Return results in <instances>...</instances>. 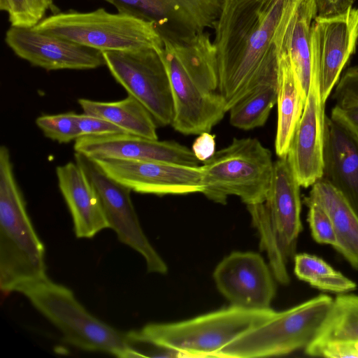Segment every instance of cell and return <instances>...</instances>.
Returning a JSON list of instances; mask_svg holds the SVG:
<instances>
[{
  "mask_svg": "<svg viewBox=\"0 0 358 358\" xmlns=\"http://www.w3.org/2000/svg\"><path fill=\"white\" fill-rule=\"evenodd\" d=\"M273 167L270 150L258 139L234 138L201 166V193L221 204H225L231 195L238 196L246 206L263 203Z\"/></svg>",
  "mask_w": 358,
  "mask_h": 358,
  "instance_id": "cell-7",
  "label": "cell"
},
{
  "mask_svg": "<svg viewBox=\"0 0 358 358\" xmlns=\"http://www.w3.org/2000/svg\"><path fill=\"white\" fill-rule=\"evenodd\" d=\"M308 196L329 215L338 241L336 251L358 269V214L340 192L322 178L311 186Z\"/></svg>",
  "mask_w": 358,
  "mask_h": 358,
  "instance_id": "cell-20",
  "label": "cell"
},
{
  "mask_svg": "<svg viewBox=\"0 0 358 358\" xmlns=\"http://www.w3.org/2000/svg\"><path fill=\"white\" fill-rule=\"evenodd\" d=\"M215 138L210 132L199 135L193 143L192 150L200 162H206L215 152Z\"/></svg>",
  "mask_w": 358,
  "mask_h": 358,
  "instance_id": "cell-33",
  "label": "cell"
},
{
  "mask_svg": "<svg viewBox=\"0 0 358 358\" xmlns=\"http://www.w3.org/2000/svg\"><path fill=\"white\" fill-rule=\"evenodd\" d=\"M330 117L343 124L358 138V106L345 108L335 105Z\"/></svg>",
  "mask_w": 358,
  "mask_h": 358,
  "instance_id": "cell-32",
  "label": "cell"
},
{
  "mask_svg": "<svg viewBox=\"0 0 358 358\" xmlns=\"http://www.w3.org/2000/svg\"><path fill=\"white\" fill-rule=\"evenodd\" d=\"M0 9L8 13L13 27H33L38 24L27 0H0Z\"/></svg>",
  "mask_w": 358,
  "mask_h": 358,
  "instance_id": "cell-31",
  "label": "cell"
},
{
  "mask_svg": "<svg viewBox=\"0 0 358 358\" xmlns=\"http://www.w3.org/2000/svg\"><path fill=\"white\" fill-rule=\"evenodd\" d=\"M322 179L340 192L358 214V138L343 124L328 116Z\"/></svg>",
  "mask_w": 358,
  "mask_h": 358,
  "instance_id": "cell-18",
  "label": "cell"
},
{
  "mask_svg": "<svg viewBox=\"0 0 358 358\" xmlns=\"http://www.w3.org/2000/svg\"><path fill=\"white\" fill-rule=\"evenodd\" d=\"M74 150L89 158L155 161L199 166L192 149L173 141H159L126 133L83 136L75 141Z\"/></svg>",
  "mask_w": 358,
  "mask_h": 358,
  "instance_id": "cell-16",
  "label": "cell"
},
{
  "mask_svg": "<svg viewBox=\"0 0 358 358\" xmlns=\"http://www.w3.org/2000/svg\"><path fill=\"white\" fill-rule=\"evenodd\" d=\"M17 292L27 298L70 345L121 358L134 357L127 332L117 330L92 315L68 287L45 277L22 287Z\"/></svg>",
  "mask_w": 358,
  "mask_h": 358,
  "instance_id": "cell-5",
  "label": "cell"
},
{
  "mask_svg": "<svg viewBox=\"0 0 358 358\" xmlns=\"http://www.w3.org/2000/svg\"><path fill=\"white\" fill-rule=\"evenodd\" d=\"M32 15L38 23L52 4V0H27Z\"/></svg>",
  "mask_w": 358,
  "mask_h": 358,
  "instance_id": "cell-35",
  "label": "cell"
},
{
  "mask_svg": "<svg viewBox=\"0 0 358 358\" xmlns=\"http://www.w3.org/2000/svg\"><path fill=\"white\" fill-rule=\"evenodd\" d=\"M325 104L319 74L311 69L308 95L287 155L298 182L305 188L322 177Z\"/></svg>",
  "mask_w": 358,
  "mask_h": 358,
  "instance_id": "cell-17",
  "label": "cell"
},
{
  "mask_svg": "<svg viewBox=\"0 0 358 358\" xmlns=\"http://www.w3.org/2000/svg\"><path fill=\"white\" fill-rule=\"evenodd\" d=\"M78 102L83 113L101 117L120 128L124 133L158 139L156 121L148 110L135 97L96 101L81 98Z\"/></svg>",
  "mask_w": 358,
  "mask_h": 358,
  "instance_id": "cell-22",
  "label": "cell"
},
{
  "mask_svg": "<svg viewBox=\"0 0 358 358\" xmlns=\"http://www.w3.org/2000/svg\"><path fill=\"white\" fill-rule=\"evenodd\" d=\"M300 187L287 157H278L274 162L266 200L247 206L273 275L283 285L290 282L287 264L296 255L298 238L303 229Z\"/></svg>",
  "mask_w": 358,
  "mask_h": 358,
  "instance_id": "cell-4",
  "label": "cell"
},
{
  "mask_svg": "<svg viewBox=\"0 0 358 358\" xmlns=\"http://www.w3.org/2000/svg\"><path fill=\"white\" fill-rule=\"evenodd\" d=\"M75 113L43 115L36 124L47 138L59 143H68L80 137Z\"/></svg>",
  "mask_w": 358,
  "mask_h": 358,
  "instance_id": "cell-27",
  "label": "cell"
},
{
  "mask_svg": "<svg viewBox=\"0 0 358 358\" xmlns=\"http://www.w3.org/2000/svg\"><path fill=\"white\" fill-rule=\"evenodd\" d=\"M332 98L341 108L358 106V65L348 68L341 75Z\"/></svg>",
  "mask_w": 358,
  "mask_h": 358,
  "instance_id": "cell-29",
  "label": "cell"
},
{
  "mask_svg": "<svg viewBox=\"0 0 358 358\" xmlns=\"http://www.w3.org/2000/svg\"><path fill=\"white\" fill-rule=\"evenodd\" d=\"M47 277L45 248L27 211L10 151L0 147V287L8 294Z\"/></svg>",
  "mask_w": 358,
  "mask_h": 358,
  "instance_id": "cell-3",
  "label": "cell"
},
{
  "mask_svg": "<svg viewBox=\"0 0 358 358\" xmlns=\"http://www.w3.org/2000/svg\"><path fill=\"white\" fill-rule=\"evenodd\" d=\"M288 0H226L213 43L218 92L227 112L266 78L278 73L275 31Z\"/></svg>",
  "mask_w": 358,
  "mask_h": 358,
  "instance_id": "cell-1",
  "label": "cell"
},
{
  "mask_svg": "<svg viewBox=\"0 0 358 358\" xmlns=\"http://www.w3.org/2000/svg\"><path fill=\"white\" fill-rule=\"evenodd\" d=\"M77 127L80 137L89 135H105L124 133L113 123L95 115L83 113L76 115Z\"/></svg>",
  "mask_w": 358,
  "mask_h": 358,
  "instance_id": "cell-30",
  "label": "cell"
},
{
  "mask_svg": "<svg viewBox=\"0 0 358 358\" xmlns=\"http://www.w3.org/2000/svg\"><path fill=\"white\" fill-rule=\"evenodd\" d=\"M166 20L159 33L188 36L214 29L226 0H160Z\"/></svg>",
  "mask_w": 358,
  "mask_h": 358,
  "instance_id": "cell-23",
  "label": "cell"
},
{
  "mask_svg": "<svg viewBox=\"0 0 358 358\" xmlns=\"http://www.w3.org/2000/svg\"><path fill=\"white\" fill-rule=\"evenodd\" d=\"M213 278L231 306L252 310L271 308L275 295L273 275L262 257L253 252H233L215 267Z\"/></svg>",
  "mask_w": 358,
  "mask_h": 358,
  "instance_id": "cell-14",
  "label": "cell"
},
{
  "mask_svg": "<svg viewBox=\"0 0 358 358\" xmlns=\"http://www.w3.org/2000/svg\"><path fill=\"white\" fill-rule=\"evenodd\" d=\"M334 343H358V294H341L333 299L304 352L310 356L320 347Z\"/></svg>",
  "mask_w": 358,
  "mask_h": 358,
  "instance_id": "cell-24",
  "label": "cell"
},
{
  "mask_svg": "<svg viewBox=\"0 0 358 358\" xmlns=\"http://www.w3.org/2000/svg\"><path fill=\"white\" fill-rule=\"evenodd\" d=\"M159 34V52L173 97L171 125L185 135L210 132L227 112L226 102L218 92L216 50L210 34Z\"/></svg>",
  "mask_w": 358,
  "mask_h": 358,
  "instance_id": "cell-2",
  "label": "cell"
},
{
  "mask_svg": "<svg viewBox=\"0 0 358 358\" xmlns=\"http://www.w3.org/2000/svg\"><path fill=\"white\" fill-rule=\"evenodd\" d=\"M304 203L308 207L307 221L309 224L313 238L320 244L331 245L336 250L338 241L332 222L320 203L310 198H304Z\"/></svg>",
  "mask_w": 358,
  "mask_h": 358,
  "instance_id": "cell-28",
  "label": "cell"
},
{
  "mask_svg": "<svg viewBox=\"0 0 358 358\" xmlns=\"http://www.w3.org/2000/svg\"><path fill=\"white\" fill-rule=\"evenodd\" d=\"M33 28L101 52L162 47L154 23L120 12L109 13L103 8L90 12L55 13Z\"/></svg>",
  "mask_w": 358,
  "mask_h": 358,
  "instance_id": "cell-6",
  "label": "cell"
},
{
  "mask_svg": "<svg viewBox=\"0 0 358 358\" xmlns=\"http://www.w3.org/2000/svg\"><path fill=\"white\" fill-rule=\"evenodd\" d=\"M74 157L97 193L110 228L119 241L143 256L148 272L166 274L167 265L140 224L131 199V190L106 174L94 159L76 152Z\"/></svg>",
  "mask_w": 358,
  "mask_h": 358,
  "instance_id": "cell-11",
  "label": "cell"
},
{
  "mask_svg": "<svg viewBox=\"0 0 358 358\" xmlns=\"http://www.w3.org/2000/svg\"><path fill=\"white\" fill-rule=\"evenodd\" d=\"M294 261L296 276L317 289L341 294L357 288L356 282L317 256L296 254Z\"/></svg>",
  "mask_w": 358,
  "mask_h": 358,
  "instance_id": "cell-26",
  "label": "cell"
},
{
  "mask_svg": "<svg viewBox=\"0 0 358 358\" xmlns=\"http://www.w3.org/2000/svg\"><path fill=\"white\" fill-rule=\"evenodd\" d=\"M56 175L77 238H90L103 229L110 228L97 193L76 162L58 166Z\"/></svg>",
  "mask_w": 358,
  "mask_h": 358,
  "instance_id": "cell-19",
  "label": "cell"
},
{
  "mask_svg": "<svg viewBox=\"0 0 358 358\" xmlns=\"http://www.w3.org/2000/svg\"><path fill=\"white\" fill-rule=\"evenodd\" d=\"M5 41L17 57L47 71L87 70L105 65L101 51L33 27L11 26Z\"/></svg>",
  "mask_w": 358,
  "mask_h": 358,
  "instance_id": "cell-15",
  "label": "cell"
},
{
  "mask_svg": "<svg viewBox=\"0 0 358 358\" xmlns=\"http://www.w3.org/2000/svg\"><path fill=\"white\" fill-rule=\"evenodd\" d=\"M277 52L278 122L275 150L278 157H285L287 155L306 101L288 57L278 48Z\"/></svg>",
  "mask_w": 358,
  "mask_h": 358,
  "instance_id": "cell-21",
  "label": "cell"
},
{
  "mask_svg": "<svg viewBox=\"0 0 358 358\" xmlns=\"http://www.w3.org/2000/svg\"><path fill=\"white\" fill-rule=\"evenodd\" d=\"M272 308L252 310L231 306L190 320L172 323H151L140 333L178 351L182 357H217L227 343L272 318Z\"/></svg>",
  "mask_w": 358,
  "mask_h": 358,
  "instance_id": "cell-8",
  "label": "cell"
},
{
  "mask_svg": "<svg viewBox=\"0 0 358 358\" xmlns=\"http://www.w3.org/2000/svg\"><path fill=\"white\" fill-rule=\"evenodd\" d=\"M317 14L327 17L344 13L352 7L355 0H314Z\"/></svg>",
  "mask_w": 358,
  "mask_h": 358,
  "instance_id": "cell-34",
  "label": "cell"
},
{
  "mask_svg": "<svg viewBox=\"0 0 358 358\" xmlns=\"http://www.w3.org/2000/svg\"><path fill=\"white\" fill-rule=\"evenodd\" d=\"M333 299L320 294L241 334L224 345L219 358L280 356L305 349L313 341Z\"/></svg>",
  "mask_w": 358,
  "mask_h": 358,
  "instance_id": "cell-9",
  "label": "cell"
},
{
  "mask_svg": "<svg viewBox=\"0 0 358 358\" xmlns=\"http://www.w3.org/2000/svg\"><path fill=\"white\" fill-rule=\"evenodd\" d=\"M160 50L106 51L102 55L116 81L148 110L158 124L167 126L173 119V97Z\"/></svg>",
  "mask_w": 358,
  "mask_h": 358,
  "instance_id": "cell-10",
  "label": "cell"
},
{
  "mask_svg": "<svg viewBox=\"0 0 358 358\" xmlns=\"http://www.w3.org/2000/svg\"><path fill=\"white\" fill-rule=\"evenodd\" d=\"M358 43V8L338 15H317L310 29L311 69L319 74L322 100L326 103Z\"/></svg>",
  "mask_w": 358,
  "mask_h": 358,
  "instance_id": "cell-12",
  "label": "cell"
},
{
  "mask_svg": "<svg viewBox=\"0 0 358 358\" xmlns=\"http://www.w3.org/2000/svg\"><path fill=\"white\" fill-rule=\"evenodd\" d=\"M277 94L278 73L263 80L231 107L230 124L243 130L263 126L277 103Z\"/></svg>",
  "mask_w": 358,
  "mask_h": 358,
  "instance_id": "cell-25",
  "label": "cell"
},
{
  "mask_svg": "<svg viewBox=\"0 0 358 358\" xmlns=\"http://www.w3.org/2000/svg\"><path fill=\"white\" fill-rule=\"evenodd\" d=\"M94 160L110 177L138 193L162 196L203 191L201 166L117 159Z\"/></svg>",
  "mask_w": 358,
  "mask_h": 358,
  "instance_id": "cell-13",
  "label": "cell"
}]
</instances>
